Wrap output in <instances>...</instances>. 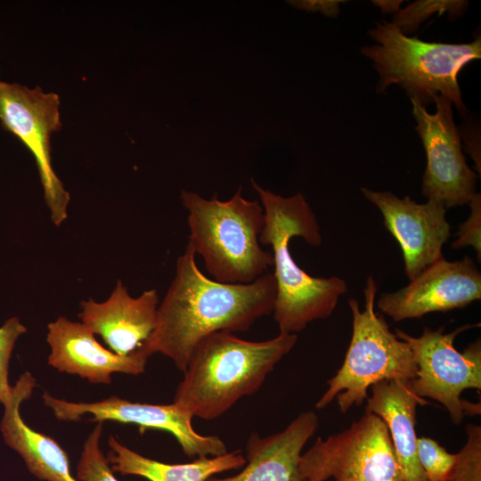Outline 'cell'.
Masks as SVG:
<instances>
[{"label":"cell","instance_id":"cell-1","mask_svg":"<svg viewBox=\"0 0 481 481\" xmlns=\"http://www.w3.org/2000/svg\"><path fill=\"white\" fill-rule=\"evenodd\" d=\"M190 241L175 264V277L157 311L156 326L143 348L160 353L184 371L192 353L205 337L217 331H247L273 313L276 281L265 273L250 283H222L198 267Z\"/></svg>","mask_w":481,"mask_h":481},{"label":"cell","instance_id":"cell-2","mask_svg":"<svg viewBox=\"0 0 481 481\" xmlns=\"http://www.w3.org/2000/svg\"><path fill=\"white\" fill-rule=\"evenodd\" d=\"M251 184L265 214L259 242L273 251L276 281L273 318L280 333L296 334L308 323L329 317L339 297L347 291V284L338 276L322 278L306 273L291 256L289 244L293 237H301L314 247L322 240L315 215L303 194L282 197L253 179Z\"/></svg>","mask_w":481,"mask_h":481},{"label":"cell","instance_id":"cell-3","mask_svg":"<svg viewBox=\"0 0 481 481\" xmlns=\"http://www.w3.org/2000/svg\"><path fill=\"white\" fill-rule=\"evenodd\" d=\"M297 341V334L287 333L265 341L209 334L194 347L173 403L192 418L215 420L257 392Z\"/></svg>","mask_w":481,"mask_h":481},{"label":"cell","instance_id":"cell-4","mask_svg":"<svg viewBox=\"0 0 481 481\" xmlns=\"http://www.w3.org/2000/svg\"><path fill=\"white\" fill-rule=\"evenodd\" d=\"M180 198L188 211V241L214 281L250 283L273 265L272 253L264 250L259 242L264 208L257 200L243 198L241 187L226 201L216 195L206 200L185 190L181 191Z\"/></svg>","mask_w":481,"mask_h":481},{"label":"cell","instance_id":"cell-5","mask_svg":"<svg viewBox=\"0 0 481 481\" xmlns=\"http://www.w3.org/2000/svg\"><path fill=\"white\" fill-rule=\"evenodd\" d=\"M369 35L378 44L364 46L361 52L373 61L379 75L377 92L396 84L424 106L435 94H440L454 104L460 114L467 113L458 74L466 64L481 58L480 37L463 44L424 42L405 36L387 20L377 22Z\"/></svg>","mask_w":481,"mask_h":481},{"label":"cell","instance_id":"cell-6","mask_svg":"<svg viewBox=\"0 0 481 481\" xmlns=\"http://www.w3.org/2000/svg\"><path fill=\"white\" fill-rule=\"evenodd\" d=\"M377 291V283L370 275L363 289V309L355 298L348 300L353 316L349 346L316 408L326 407L337 397L340 412L346 413L353 405L363 404L373 384L390 379L411 381L416 377L417 364L409 344L392 333L384 317L375 312Z\"/></svg>","mask_w":481,"mask_h":481},{"label":"cell","instance_id":"cell-7","mask_svg":"<svg viewBox=\"0 0 481 481\" xmlns=\"http://www.w3.org/2000/svg\"><path fill=\"white\" fill-rule=\"evenodd\" d=\"M300 480L405 481L386 423L366 412L346 430L318 437L301 454Z\"/></svg>","mask_w":481,"mask_h":481},{"label":"cell","instance_id":"cell-8","mask_svg":"<svg viewBox=\"0 0 481 481\" xmlns=\"http://www.w3.org/2000/svg\"><path fill=\"white\" fill-rule=\"evenodd\" d=\"M473 326L463 325L450 333H444V327L436 330L425 327L420 337L399 329L395 333L409 344L415 358L417 374L409 382L412 391L420 398L428 397L442 404L454 424L481 413L480 403L461 398L465 389H481L480 339L462 352L454 346L457 335Z\"/></svg>","mask_w":481,"mask_h":481},{"label":"cell","instance_id":"cell-9","mask_svg":"<svg viewBox=\"0 0 481 481\" xmlns=\"http://www.w3.org/2000/svg\"><path fill=\"white\" fill-rule=\"evenodd\" d=\"M60 98L40 86L0 81V122L35 158L45 200L56 226L68 216L69 193L56 175L51 159L52 135L61 128Z\"/></svg>","mask_w":481,"mask_h":481},{"label":"cell","instance_id":"cell-10","mask_svg":"<svg viewBox=\"0 0 481 481\" xmlns=\"http://www.w3.org/2000/svg\"><path fill=\"white\" fill-rule=\"evenodd\" d=\"M412 115L426 152L427 166L421 192L428 200L442 203L446 209L469 204L477 193V175L468 166L460 132L454 123L452 103L435 94L436 110L428 113L417 99L410 98Z\"/></svg>","mask_w":481,"mask_h":481},{"label":"cell","instance_id":"cell-11","mask_svg":"<svg viewBox=\"0 0 481 481\" xmlns=\"http://www.w3.org/2000/svg\"><path fill=\"white\" fill-rule=\"evenodd\" d=\"M45 404L60 420L77 421L86 414H92V421L106 420L132 423L140 431L153 428L165 430L177 440L186 456L212 457L227 452L225 444L216 436H202L192 428V417L176 404H152L130 402L110 396L94 403H72L61 400L45 392Z\"/></svg>","mask_w":481,"mask_h":481},{"label":"cell","instance_id":"cell-12","mask_svg":"<svg viewBox=\"0 0 481 481\" xmlns=\"http://www.w3.org/2000/svg\"><path fill=\"white\" fill-rule=\"evenodd\" d=\"M481 298V273L472 258L444 257L427 267L410 283L382 293L378 308L395 322L420 318L434 312L462 308Z\"/></svg>","mask_w":481,"mask_h":481},{"label":"cell","instance_id":"cell-13","mask_svg":"<svg viewBox=\"0 0 481 481\" xmlns=\"http://www.w3.org/2000/svg\"><path fill=\"white\" fill-rule=\"evenodd\" d=\"M361 192L380 210L386 228L398 242L410 281L444 257L442 249L451 235V226L442 203L428 200L420 204L409 196L400 199L390 192L365 187Z\"/></svg>","mask_w":481,"mask_h":481},{"label":"cell","instance_id":"cell-14","mask_svg":"<svg viewBox=\"0 0 481 481\" xmlns=\"http://www.w3.org/2000/svg\"><path fill=\"white\" fill-rule=\"evenodd\" d=\"M46 341L51 366L94 384L109 385L117 372L139 375L150 357L143 346L127 355L115 354L102 346L86 325L63 316L48 324Z\"/></svg>","mask_w":481,"mask_h":481},{"label":"cell","instance_id":"cell-15","mask_svg":"<svg viewBox=\"0 0 481 481\" xmlns=\"http://www.w3.org/2000/svg\"><path fill=\"white\" fill-rule=\"evenodd\" d=\"M159 295L156 289L131 297L118 281L103 302L90 298L80 303L78 317L94 335H99L110 350L127 355L140 348L151 337L157 322Z\"/></svg>","mask_w":481,"mask_h":481},{"label":"cell","instance_id":"cell-16","mask_svg":"<svg viewBox=\"0 0 481 481\" xmlns=\"http://www.w3.org/2000/svg\"><path fill=\"white\" fill-rule=\"evenodd\" d=\"M318 423L314 412H304L281 432L265 437L251 434L244 469L232 477H211L207 481H301L298 473L301 452Z\"/></svg>","mask_w":481,"mask_h":481},{"label":"cell","instance_id":"cell-17","mask_svg":"<svg viewBox=\"0 0 481 481\" xmlns=\"http://www.w3.org/2000/svg\"><path fill=\"white\" fill-rule=\"evenodd\" d=\"M36 380L24 372L12 388L4 404L0 429L4 442L20 453L29 470L45 481H77L70 472L69 461L61 446L53 438L29 427L22 420L20 407L31 396Z\"/></svg>","mask_w":481,"mask_h":481},{"label":"cell","instance_id":"cell-18","mask_svg":"<svg viewBox=\"0 0 481 481\" xmlns=\"http://www.w3.org/2000/svg\"><path fill=\"white\" fill-rule=\"evenodd\" d=\"M409 382L390 379L373 384L366 412L386 423L405 481H427L417 456L415 425L417 405L428 402L417 396Z\"/></svg>","mask_w":481,"mask_h":481},{"label":"cell","instance_id":"cell-19","mask_svg":"<svg viewBox=\"0 0 481 481\" xmlns=\"http://www.w3.org/2000/svg\"><path fill=\"white\" fill-rule=\"evenodd\" d=\"M108 445L107 459L112 471L140 476L150 481H207L216 474L238 469L246 464L240 450L211 458L199 457L189 463L167 464L132 451L111 435Z\"/></svg>","mask_w":481,"mask_h":481},{"label":"cell","instance_id":"cell-20","mask_svg":"<svg viewBox=\"0 0 481 481\" xmlns=\"http://www.w3.org/2000/svg\"><path fill=\"white\" fill-rule=\"evenodd\" d=\"M468 6L469 2L462 0H418L395 13L391 23L409 36L431 15L447 13L450 18H455L462 15Z\"/></svg>","mask_w":481,"mask_h":481},{"label":"cell","instance_id":"cell-21","mask_svg":"<svg viewBox=\"0 0 481 481\" xmlns=\"http://www.w3.org/2000/svg\"><path fill=\"white\" fill-rule=\"evenodd\" d=\"M102 422L86 438L77 467V481H119L113 475L110 462L100 449Z\"/></svg>","mask_w":481,"mask_h":481},{"label":"cell","instance_id":"cell-22","mask_svg":"<svg viewBox=\"0 0 481 481\" xmlns=\"http://www.w3.org/2000/svg\"><path fill=\"white\" fill-rule=\"evenodd\" d=\"M467 441L446 481H481V427L466 426Z\"/></svg>","mask_w":481,"mask_h":481},{"label":"cell","instance_id":"cell-23","mask_svg":"<svg viewBox=\"0 0 481 481\" xmlns=\"http://www.w3.org/2000/svg\"><path fill=\"white\" fill-rule=\"evenodd\" d=\"M417 456L429 481H446L457 460V453L447 452L429 437L417 438Z\"/></svg>","mask_w":481,"mask_h":481},{"label":"cell","instance_id":"cell-24","mask_svg":"<svg viewBox=\"0 0 481 481\" xmlns=\"http://www.w3.org/2000/svg\"><path fill=\"white\" fill-rule=\"evenodd\" d=\"M27 331L19 318L12 317L0 327V404H4L12 395L8 382V368L12 352L19 337Z\"/></svg>","mask_w":481,"mask_h":481},{"label":"cell","instance_id":"cell-25","mask_svg":"<svg viewBox=\"0 0 481 481\" xmlns=\"http://www.w3.org/2000/svg\"><path fill=\"white\" fill-rule=\"evenodd\" d=\"M470 215L469 218L459 225L456 233L457 240L452 241V248L459 249L466 247H472L478 262L481 261V196L476 193L469 202Z\"/></svg>","mask_w":481,"mask_h":481},{"label":"cell","instance_id":"cell-26","mask_svg":"<svg viewBox=\"0 0 481 481\" xmlns=\"http://www.w3.org/2000/svg\"><path fill=\"white\" fill-rule=\"evenodd\" d=\"M346 1L341 0H298L288 1V3L297 9L306 12H321L325 16L336 18L339 12V5Z\"/></svg>","mask_w":481,"mask_h":481},{"label":"cell","instance_id":"cell-27","mask_svg":"<svg viewBox=\"0 0 481 481\" xmlns=\"http://www.w3.org/2000/svg\"><path fill=\"white\" fill-rule=\"evenodd\" d=\"M403 1L399 0H373L372 4L378 6L383 13H396L400 10Z\"/></svg>","mask_w":481,"mask_h":481},{"label":"cell","instance_id":"cell-28","mask_svg":"<svg viewBox=\"0 0 481 481\" xmlns=\"http://www.w3.org/2000/svg\"><path fill=\"white\" fill-rule=\"evenodd\" d=\"M301 481H311V480H301Z\"/></svg>","mask_w":481,"mask_h":481},{"label":"cell","instance_id":"cell-29","mask_svg":"<svg viewBox=\"0 0 481 481\" xmlns=\"http://www.w3.org/2000/svg\"><path fill=\"white\" fill-rule=\"evenodd\" d=\"M427 481H429V480H427Z\"/></svg>","mask_w":481,"mask_h":481}]
</instances>
